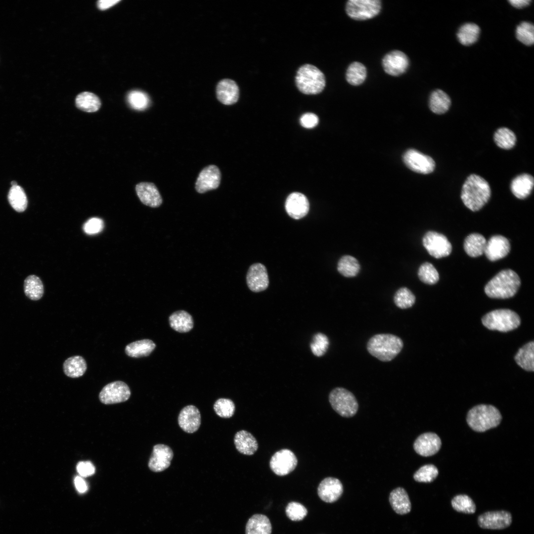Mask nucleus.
Returning <instances> with one entry per match:
<instances>
[{"label":"nucleus","instance_id":"obj_1","mask_svg":"<svg viewBox=\"0 0 534 534\" xmlns=\"http://www.w3.org/2000/svg\"><path fill=\"white\" fill-rule=\"evenodd\" d=\"M491 190L488 182L476 174L470 175L464 182L461 198L465 206L470 210H480L489 200Z\"/></svg>","mask_w":534,"mask_h":534},{"label":"nucleus","instance_id":"obj_2","mask_svg":"<svg viewBox=\"0 0 534 534\" xmlns=\"http://www.w3.org/2000/svg\"><path fill=\"white\" fill-rule=\"evenodd\" d=\"M520 285V278L516 272L510 269H504L487 283L484 291L490 298L508 299L516 294Z\"/></svg>","mask_w":534,"mask_h":534},{"label":"nucleus","instance_id":"obj_3","mask_svg":"<svg viewBox=\"0 0 534 534\" xmlns=\"http://www.w3.org/2000/svg\"><path fill=\"white\" fill-rule=\"evenodd\" d=\"M403 348L402 340L391 334H378L372 336L367 344L368 352L379 360L390 361L394 359Z\"/></svg>","mask_w":534,"mask_h":534},{"label":"nucleus","instance_id":"obj_4","mask_svg":"<svg viewBox=\"0 0 534 534\" xmlns=\"http://www.w3.org/2000/svg\"><path fill=\"white\" fill-rule=\"evenodd\" d=\"M502 416L499 411L491 405L480 404L471 408L467 415V422L475 431L483 432L497 426Z\"/></svg>","mask_w":534,"mask_h":534},{"label":"nucleus","instance_id":"obj_5","mask_svg":"<svg viewBox=\"0 0 534 534\" xmlns=\"http://www.w3.org/2000/svg\"><path fill=\"white\" fill-rule=\"evenodd\" d=\"M298 89L305 94L320 93L325 86L323 73L314 65L306 64L301 66L295 77Z\"/></svg>","mask_w":534,"mask_h":534},{"label":"nucleus","instance_id":"obj_6","mask_svg":"<svg viewBox=\"0 0 534 534\" xmlns=\"http://www.w3.org/2000/svg\"><path fill=\"white\" fill-rule=\"evenodd\" d=\"M482 322L490 330L506 332L517 328L521 323V319L513 311L498 309L486 314L482 317Z\"/></svg>","mask_w":534,"mask_h":534},{"label":"nucleus","instance_id":"obj_7","mask_svg":"<svg viewBox=\"0 0 534 534\" xmlns=\"http://www.w3.org/2000/svg\"><path fill=\"white\" fill-rule=\"evenodd\" d=\"M329 401L333 409L341 416L351 417L357 412L358 404L354 394L342 387L331 391Z\"/></svg>","mask_w":534,"mask_h":534},{"label":"nucleus","instance_id":"obj_8","mask_svg":"<svg viewBox=\"0 0 534 534\" xmlns=\"http://www.w3.org/2000/svg\"><path fill=\"white\" fill-rule=\"evenodd\" d=\"M381 8L379 0H349L346 5V11L351 18L365 20L377 15Z\"/></svg>","mask_w":534,"mask_h":534},{"label":"nucleus","instance_id":"obj_9","mask_svg":"<svg viewBox=\"0 0 534 534\" xmlns=\"http://www.w3.org/2000/svg\"><path fill=\"white\" fill-rule=\"evenodd\" d=\"M422 243L428 253L436 259L447 257L452 251V245L447 237L436 231L427 232L422 238Z\"/></svg>","mask_w":534,"mask_h":534},{"label":"nucleus","instance_id":"obj_10","mask_svg":"<svg viewBox=\"0 0 534 534\" xmlns=\"http://www.w3.org/2000/svg\"><path fill=\"white\" fill-rule=\"evenodd\" d=\"M128 385L121 381L112 382L105 386L99 394L100 401L105 404L124 402L131 396Z\"/></svg>","mask_w":534,"mask_h":534},{"label":"nucleus","instance_id":"obj_11","mask_svg":"<svg viewBox=\"0 0 534 534\" xmlns=\"http://www.w3.org/2000/svg\"><path fill=\"white\" fill-rule=\"evenodd\" d=\"M295 454L288 449H282L276 452L271 457L269 466L277 475L285 476L292 472L297 465Z\"/></svg>","mask_w":534,"mask_h":534},{"label":"nucleus","instance_id":"obj_12","mask_svg":"<svg viewBox=\"0 0 534 534\" xmlns=\"http://www.w3.org/2000/svg\"><path fill=\"white\" fill-rule=\"evenodd\" d=\"M403 161L409 169L420 174H430L435 168V161L431 157L415 149L406 151L403 156Z\"/></svg>","mask_w":534,"mask_h":534},{"label":"nucleus","instance_id":"obj_13","mask_svg":"<svg viewBox=\"0 0 534 534\" xmlns=\"http://www.w3.org/2000/svg\"><path fill=\"white\" fill-rule=\"evenodd\" d=\"M409 59L402 51L398 50L386 54L382 61L385 72L388 74L398 76L403 74L409 66Z\"/></svg>","mask_w":534,"mask_h":534},{"label":"nucleus","instance_id":"obj_14","mask_svg":"<svg viewBox=\"0 0 534 534\" xmlns=\"http://www.w3.org/2000/svg\"><path fill=\"white\" fill-rule=\"evenodd\" d=\"M221 173L216 165L205 167L199 173L195 182V189L199 193L217 188L220 184Z\"/></svg>","mask_w":534,"mask_h":534},{"label":"nucleus","instance_id":"obj_15","mask_svg":"<svg viewBox=\"0 0 534 534\" xmlns=\"http://www.w3.org/2000/svg\"><path fill=\"white\" fill-rule=\"evenodd\" d=\"M512 522L511 514L506 511H490L479 516L478 523L483 529L500 530L509 527Z\"/></svg>","mask_w":534,"mask_h":534},{"label":"nucleus","instance_id":"obj_16","mask_svg":"<svg viewBox=\"0 0 534 534\" xmlns=\"http://www.w3.org/2000/svg\"><path fill=\"white\" fill-rule=\"evenodd\" d=\"M173 456V451L169 446L163 444L156 445L148 462V467L154 472L164 471L171 465Z\"/></svg>","mask_w":534,"mask_h":534},{"label":"nucleus","instance_id":"obj_17","mask_svg":"<svg viewBox=\"0 0 534 534\" xmlns=\"http://www.w3.org/2000/svg\"><path fill=\"white\" fill-rule=\"evenodd\" d=\"M249 288L254 292L266 290L269 284L267 270L261 263L253 264L249 267L246 276Z\"/></svg>","mask_w":534,"mask_h":534},{"label":"nucleus","instance_id":"obj_18","mask_svg":"<svg viewBox=\"0 0 534 534\" xmlns=\"http://www.w3.org/2000/svg\"><path fill=\"white\" fill-rule=\"evenodd\" d=\"M441 445V440L436 434L427 432L417 437L414 443L413 448L417 453L427 457L437 453Z\"/></svg>","mask_w":534,"mask_h":534},{"label":"nucleus","instance_id":"obj_19","mask_svg":"<svg viewBox=\"0 0 534 534\" xmlns=\"http://www.w3.org/2000/svg\"><path fill=\"white\" fill-rule=\"evenodd\" d=\"M510 248L507 238L501 235H495L487 241L484 254L490 261H496L506 257Z\"/></svg>","mask_w":534,"mask_h":534},{"label":"nucleus","instance_id":"obj_20","mask_svg":"<svg viewBox=\"0 0 534 534\" xmlns=\"http://www.w3.org/2000/svg\"><path fill=\"white\" fill-rule=\"evenodd\" d=\"M343 490V485L339 479L327 477L319 483L317 494L322 501L326 503H333L340 498Z\"/></svg>","mask_w":534,"mask_h":534},{"label":"nucleus","instance_id":"obj_21","mask_svg":"<svg viewBox=\"0 0 534 534\" xmlns=\"http://www.w3.org/2000/svg\"><path fill=\"white\" fill-rule=\"evenodd\" d=\"M285 208L288 215L293 219H300L307 215L310 208L307 197L300 192H293L287 198Z\"/></svg>","mask_w":534,"mask_h":534},{"label":"nucleus","instance_id":"obj_22","mask_svg":"<svg viewBox=\"0 0 534 534\" xmlns=\"http://www.w3.org/2000/svg\"><path fill=\"white\" fill-rule=\"evenodd\" d=\"M179 427L187 433H193L199 429L201 424V415L199 409L192 405L183 407L178 417Z\"/></svg>","mask_w":534,"mask_h":534},{"label":"nucleus","instance_id":"obj_23","mask_svg":"<svg viewBox=\"0 0 534 534\" xmlns=\"http://www.w3.org/2000/svg\"><path fill=\"white\" fill-rule=\"evenodd\" d=\"M135 191L140 201L146 206L156 208L162 203V197L152 182H140L136 185Z\"/></svg>","mask_w":534,"mask_h":534},{"label":"nucleus","instance_id":"obj_24","mask_svg":"<svg viewBox=\"0 0 534 534\" xmlns=\"http://www.w3.org/2000/svg\"><path fill=\"white\" fill-rule=\"evenodd\" d=\"M216 95L218 99L222 104L232 105L238 100L239 88L235 81L228 79H223L217 86Z\"/></svg>","mask_w":534,"mask_h":534},{"label":"nucleus","instance_id":"obj_25","mask_svg":"<svg viewBox=\"0 0 534 534\" xmlns=\"http://www.w3.org/2000/svg\"><path fill=\"white\" fill-rule=\"evenodd\" d=\"M389 500L396 513L405 515L410 512L411 502L406 491L403 488L398 487L393 490L390 493Z\"/></svg>","mask_w":534,"mask_h":534},{"label":"nucleus","instance_id":"obj_26","mask_svg":"<svg viewBox=\"0 0 534 534\" xmlns=\"http://www.w3.org/2000/svg\"><path fill=\"white\" fill-rule=\"evenodd\" d=\"M534 185L533 176L528 174L518 176L512 181L511 192L518 199L526 198L531 194Z\"/></svg>","mask_w":534,"mask_h":534},{"label":"nucleus","instance_id":"obj_27","mask_svg":"<svg viewBox=\"0 0 534 534\" xmlns=\"http://www.w3.org/2000/svg\"><path fill=\"white\" fill-rule=\"evenodd\" d=\"M234 443L237 450L245 455H253L258 448L256 438L245 430L239 431L235 434Z\"/></svg>","mask_w":534,"mask_h":534},{"label":"nucleus","instance_id":"obj_28","mask_svg":"<svg viewBox=\"0 0 534 534\" xmlns=\"http://www.w3.org/2000/svg\"><path fill=\"white\" fill-rule=\"evenodd\" d=\"M271 524L268 518L263 514H256L248 520L246 534H271Z\"/></svg>","mask_w":534,"mask_h":534},{"label":"nucleus","instance_id":"obj_29","mask_svg":"<svg viewBox=\"0 0 534 534\" xmlns=\"http://www.w3.org/2000/svg\"><path fill=\"white\" fill-rule=\"evenodd\" d=\"M486 243L487 240L483 235L473 233L465 238L463 247L468 256L475 258L484 254Z\"/></svg>","mask_w":534,"mask_h":534},{"label":"nucleus","instance_id":"obj_30","mask_svg":"<svg viewBox=\"0 0 534 534\" xmlns=\"http://www.w3.org/2000/svg\"><path fill=\"white\" fill-rule=\"evenodd\" d=\"M517 364L528 371L534 370V342H530L521 348L514 357Z\"/></svg>","mask_w":534,"mask_h":534},{"label":"nucleus","instance_id":"obj_31","mask_svg":"<svg viewBox=\"0 0 534 534\" xmlns=\"http://www.w3.org/2000/svg\"><path fill=\"white\" fill-rule=\"evenodd\" d=\"M156 347L151 340L143 339L130 343L125 348V353L129 356L139 358L149 356Z\"/></svg>","mask_w":534,"mask_h":534},{"label":"nucleus","instance_id":"obj_32","mask_svg":"<svg viewBox=\"0 0 534 534\" xmlns=\"http://www.w3.org/2000/svg\"><path fill=\"white\" fill-rule=\"evenodd\" d=\"M169 323L174 330L180 333L187 332L193 327L192 317L184 311L173 313L169 317Z\"/></svg>","mask_w":534,"mask_h":534},{"label":"nucleus","instance_id":"obj_33","mask_svg":"<svg viewBox=\"0 0 534 534\" xmlns=\"http://www.w3.org/2000/svg\"><path fill=\"white\" fill-rule=\"evenodd\" d=\"M429 108L434 113L442 114L448 111L451 105L449 96L441 89L433 91L429 98Z\"/></svg>","mask_w":534,"mask_h":534},{"label":"nucleus","instance_id":"obj_34","mask_svg":"<svg viewBox=\"0 0 534 534\" xmlns=\"http://www.w3.org/2000/svg\"><path fill=\"white\" fill-rule=\"evenodd\" d=\"M75 104L78 109L89 113L96 112L101 105L99 98L95 94L88 91L79 94L76 97Z\"/></svg>","mask_w":534,"mask_h":534},{"label":"nucleus","instance_id":"obj_35","mask_svg":"<svg viewBox=\"0 0 534 534\" xmlns=\"http://www.w3.org/2000/svg\"><path fill=\"white\" fill-rule=\"evenodd\" d=\"M63 367L65 374L71 378L82 376L87 368L86 360L80 356L68 358L64 362Z\"/></svg>","mask_w":534,"mask_h":534},{"label":"nucleus","instance_id":"obj_36","mask_svg":"<svg viewBox=\"0 0 534 534\" xmlns=\"http://www.w3.org/2000/svg\"><path fill=\"white\" fill-rule=\"evenodd\" d=\"M480 33V28L478 25L467 23L460 27L457 33V37L460 44L469 46L477 41Z\"/></svg>","mask_w":534,"mask_h":534},{"label":"nucleus","instance_id":"obj_37","mask_svg":"<svg viewBox=\"0 0 534 534\" xmlns=\"http://www.w3.org/2000/svg\"><path fill=\"white\" fill-rule=\"evenodd\" d=\"M24 289L26 296L34 301L40 300L44 292L41 280L35 275H30L26 277L24 281Z\"/></svg>","mask_w":534,"mask_h":534},{"label":"nucleus","instance_id":"obj_38","mask_svg":"<svg viewBox=\"0 0 534 534\" xmlns=\"http://www.w3.org/2000/svg\"><path fill=\"white\" fill-rule=\"evenodd\" d=\"M360 268V265L357 260L350 255L342 256L337 264L338 272L346 277L356 276L359 272Z\"/></svg>","mask_w":534,"mask_h":534},{"label":"nucleus","instance_id":"obj_39","mask_svg":"<svg viewBox=\"0 0 534 534\" xmlns=\"http://www.w3.org/2000/svg\"><path fill=\"white\" fill-rule=\"evenodd\" d=\"M8 200L11 206L18 212L24 211L27 207L28 200L25 192L18 185L11 186L8 192Z\"/></svg>","mask_w":534,"mask_h":534},{"label":"nucleus","instance_id":"obj_40","mask_svg":"<svg viewBox=\"0 0 534 534\" xmlns=\"http://www.w3.org/2000/svg\"><path fill=\"white\" fill-rule=\"evenodd\" d=\"M366 75L367 71L364 65L358 62H354L347 68L346 78L350 84L358 86L365 81Z\"/></svg>","mask_w":534,"mask_h":534},{"label":"nucleus","instance_id":"obj_41","mask_svg":"<svg viewBox=\"0 0 534 534\" xmlns=\"http://www.w3.org/2000/svg\"><path fill=\"white\" fill-rule=\"evenodd\" d=\"M494 140L496 144L504 149L513 148L516 142L515 134L507 128H500L497 130L494 134Z\"/></svg>","mask_w":534,"mask_h":534},{"label":"nucleus","instance_id":"obj_42","mask_svg":"<svg viewBox=\"0 0 534 534\" xmlns=\"http://www.w3.org/2000/svg\"><path fill=\"white\" fill-rule=\"evenodd\" d=\"M516 37L522 44L530 46L534 43V26L529 22L523 21L517 26Z\"/></svg>","mask_w":534,"mask_h":534},{"label":"nucleus","instance_id":"obj_43","mask_svg":"<svg viewBox=\"0 0 534 534\" xmlns=\"http://www.w3.org/2000/svg\"><path fill=\"white\" fill-rule=\"evenodd\" d=\"M452 507L457 512L473 514L476 511V505L468 495L459 494L454 496L451 502Z\"/></svg>","mask_w":534,"mask_h":534},{"label":"nucleus","instance_id":"obj_44","mask_svg":"<svg viewBox=\"0 0 534 534\" xmlns=\"http://www.w3.org/2000/svg\"><path fill=\"white\" fill-rule=\"evenodd\" d=\"M418 276L423 283L433 285L439 280V274L434 266L431 263L425 262L419 267Z\"/></svg>","mask_w":534,"mask_h":534},{"label":"nucleus","instance_id":"obj_45","mask_svg":"<svg viewBox=\"0 0 534 534\" xmlns=\"http://www.w3.org/2000/svg\"><path fill=\"white\" fill-rule=\"evenodd\" d=\"M415 297L406 287H401L396 292L394 301L395 305L401 309L411 307L415 302Z\"/></svg>","mask_w":534,"mask_h":534},{"label":"nucleus","instance_id":"obj_46","mask_svg":"<svg viewBox=\"0 0 534 534\" xmlns=\"http://www.w3.org/2000/svg\"><path fill=\"white\" fill-rule=\"evenodd\" d=\"M439 471L433 464H426L421 467L413 475V478L420 483H431L437 477Z\"/></svg>","mask_w":534,"mask_h":534},{"label":"nucleus","instance_id":"obj_47","mask_svg":"<svg viewBox=\"0 0 534 534\" xmlns=\"http://www.w3.org/2000/svg\"><path fill=\"white\" fill-rule=\"evenodd\" d=\"M234 402L230 399L221 398L216 400L214 405L216 413L220 417L228 418L232 417L235 411Z\"/></svg>","mask_w":534,"mask_h":534},{"label":"nucleus","instance_id":"obj_48","mask_svg":"<svg viewBox=\"0 0 534 534\" xmlns=\"http://www.w3.org/2000/svg\"><path fill=\"white\" fill-rule=\"evenodd\" d=\"M127 99L131 107L137 110H144L149 104L147 95L141 91L134 90L130 92Z\"/></svg>","mask_w":534,"mask_h":534},{"label":"nucleus","instance_id":"obj_49","mask_svg":"<svg viewBox=\"0 0 534 534\" xmlns=\"http://www.w3.org/2000/svg\"><path fill=\"white\" fill-rule=\"evenodd\" d=\"M285 513L287 517L293 521L303 520L308 514L307 508L297 502H290L286 507Z\"/></svg>","mask_w":534,"mask_h":534},{"label":"nucleus","instance_id":"obj_50","mask_svg":"<svg viewBox=\"0 0 534 534\" xmlns=\"http://www.w3.org/2000/svg\"><path fill=\"white\" fill-rule=\"evenodd\" d=\"M329 346V340L324 334L318 333L313 337V342L310 347L313 354L317 356H322L326 352Z\"/></svg>","mask_w":534,"mask_h":534},{"label":"nucleus","instance_id":"obj_51","mask_svg":"<svg viewBox=\"0 0 534 534\" xmlns=\"http://www.w3.org/2000/svg\"><path fill=\"white\" fill-rule=\"evenodd\" d=\"M103 221L97 218L88 220L84 225V231L88 234H94L101 231L103 228Z\"/></svg>","mask_w":534,"mask_h":534},{"label":"nucleus","instance_id":"obj_52","mask_svg":"<svg viewBox=\"0 0 534 534\" xmlns=\"http://www.w3.org/2000/svg\"><path fill=\"white\" fill-rule=\"evenodd\" d=\"M76 469L78 473L83 477L91 476L95 473V467L90 461L78 462Z\"/></svg>","mask_w":534,"mask_h":534},{"label":"nucleus","instance_id":"obj_53","mask_svg":"<svg viewBox=\"0 0 534 534\" xmlns=\"http://www.w3.org/2000/svg\"><path fill=\"white\" fill-rule=\"evenodd\" d=\"M318 123V118L312 113L303 114L300 118V124L304 128L312 129L315 127Z\"/></svg>","mask_w":534,"mask_h":534},{"label":"nucleus","instance_id":"obj_54","mask_svg":"<svg viewBox=\"0 0 534 534\" xmlns=\"http://www.w3.org/2000/svg\"><path fill=\"white\" fill-rule=\"evenodd\" d=\"M74 484L76 489L80 493H84L88 490V486L81 477L76 476L74 479Z\"/></svg>","mask_w":534,"mask_h":534},{"label":"nucleus","instance_id":"obj_55","mask_svg":"<svg viewBox=\"0 0 534 534\" xmlns=\"http://www.w3.org/2000/svg\"><path fill=\"white\" fill-rule=\"evenodd\" d=\"M120 1V0H100L97 1V7L99 9L104 10L113 6Z\"/></svg>","mask_w":534,"mask_h":534},{"label":"nucleus","instance_id":"obj_56","mask_svg":"<svg viewBox=\"0 0 534 534\" xmlns=\"http://www.w3.org/2000/svg\"><path fill=\"white\" fill-rule=\"evenodd\" d=\"M509 2L514 7L516 8H522L528 6L531 2V0H509Z\"/></svg>","mask_w":534,"mask_h":534},{"label":"nucleus","instance_id":"obj_57","mask_svg":"<svg viewBox=\"0 0 534 534\" xmlns=\"http://www.w3.org/2000/svg\"><path fill=\"white\" fill-rule=\"evenodd\" d=\"M11 186H15V185H17V183L16 181H11Z\"/></svg>","mask_w":534,"mask_h":534}]
</instances>
